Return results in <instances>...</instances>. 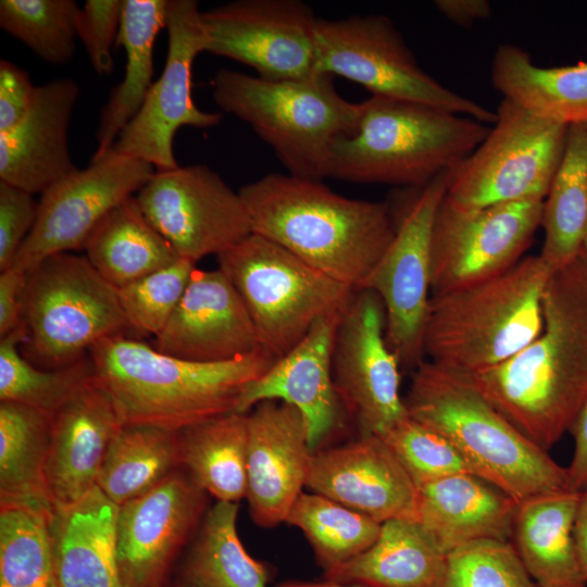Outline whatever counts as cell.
I'll return each mask as SVG.
<instances>
[{
    "mask_svg": "<svg viewBox=\"0 0 587 587\" xmlns=\"http://www.w3.org/2000/svg\"><path fill=\"white\" fill-rule=\"evenodd\" d=\"M541 333L515 355L470 374L480 394L547 451L587 400V253L555 270L542 299Z\"/></svg>",
    "mask_w": 587,
    "mask_h": 587,
    "instance_id": "obj_1",
    "label": "cell"
},
{
    "mask_svg": "<svg viewBox=\"0 0 587 587\" xmlns=\"http://www.w3.org/2000/svg\"><path fill=\"white\" fill-rule=\"evenodd\" d=\"M252 233L360 290L395 235L388 201L348 198L322 180L271 173L239 190Z\"/></svg>",
    "mask_w": 587,
    "mask_h": 587,
    "instance_id": "obj_2",
    "label": "cell"
},
{
    "mask_svg": "<svg viewBox=\"0 0 587 587\" xmlns=\"http://www.w3.org/2000/svg\"><path fill=\"white\" fill-rule=\"evenodd\" d=\"M88 354L123 424L175 432L236 412L246 387L276 361L260 349L225 362H195L125 335L99 341Z\"/></svg>",
    "mask_w": 587,
    "mask_h": 587,
    "instance_id": "obj_3",
    "label": "cell"
},
{
    "mask_svg": "<svg viewBox=\"0 0 587 587\" xmlns=\"http://www.w3.org/2000/svg\"><path fill=\"white\" fill-rule=\"evenodd\" d=\"M404 402L411 419L447 438L476 476L517 504L567 489L566 467L507 420L470 374L425 360L413 372Z\"/></svg>",
    "mask_w": 587,
    "mask_h": 587,
    "instance_id": "obj_4",
    "label": "cell"
},
{
    "mask_svg": "<svg viewBox=\"0 0 587 587\" xmlns=\"http://www.w3.org/2000/svg\"><path fill=\"white\" fill-rule=\"evenodd\" d=\"M355 134L336 139L324 177L401 187L425 185L469 157L490 127L429 105L372 96Z\"/></svg>",
    "mask_w": 587,
    "mask_h": 587,
    "instance_id": "obj_5",
    "label": "cell"
},
{
    "mask_svg": "<svg viewBox=\"0 0 587 587\" xmlns=\"http://www.w3.org/2000/svg\"><path fill=\"white\" fill-rule=\"evenodd\" d=\"M553 272L540 254L529 255L500 276L432 295L425 358L474 374L515 355L542 330V299Z\"/></svg>",
    "mask_w": 587,
    "mask_h": 587,
    "instance_id": "obj_6",
    "label": "cell"
},
{
    "mask_svg": "<svg viewBox=\"0 0 587 587\" xmlns=\"http://www.w3.org/2000/svg\"><path fill=\"white\" fill-rule=\"evenodd\" d=\"M334 76L271 80L220 68L211 80L214 102L246 122L288 173L322 180L332 143L357 133L362 103L342 98Z\"/></svg>",
    "mask_w": 587,
    "mask_h": 587,
    "instance_id": "obj_7",
    "label": "cell"
},
{
    "mask_svg": "<svg viewBox=\"0 0 587 587\" xmlns=\"http://www.w3.org/2000/svg\"><path fill=\"white\" fill-rule=\"evenodd\" d=\"M217 261L243 301L261 347L276 359L297 346L319 319L342 311L354 292L254 233Z\"/></svg>",
    "mask_w": 587,
    "mask_h": 587,
    "instance_id": "obj_8",
    "label": "cell"
},
{
    "mask_svg": "<svg viewBox=\"0 0 587 587\" xmlns=\"http://www.w3.org/2000/svg\"><path fill=\"white\" fill-rule=\"evenodd\" d=\"M27 345L35 365L57 370L88 355L99 341L129 330L117 290L86 255H51L27 272Z\"/></svg>",
    "mask_w": 587,
    "mask_h": 587,
    "instance_id": "obj_9",
    "label": "cell"
},
{
    "mask_svg": "<svg viewBox=\"0 0 587 587\" xmlns=\"http://www.w3.org/2000/svg\"><path fill=\"white\" fill-rule=\"evenodd\" d=\"M315 72L341 76L372 96L429 105L494 124L497 113L445 87L419 65L392 21L380 14L316 18Z\"/></svg>",
    "mask_w": 587,
    "mask_h": 587,
    "instance_id": "obj_10",
    "label": "cell"
},
{
    "mask_svg": "<svg viewBox=\"0 0 587 587\" xmlns=\"http://www.w3.org/2000/svg\"><path fill=\"white\" fill-rule=\"evenodd\" d=\"M483 142L448 172L446 196L464 207L545 200L564 153L570 125L502 99Z\"/></svg>",
    "mask_w": 587,
    "mask_h": 587,
    "instance_id": "obj_11",
    "label": "cell"
},
{
    "mask_svg": "<svg viewBox=\"0 0 587 587\" xmlns=\"http://www.w3.org/2000/svg\"><path fill=\"white\" fill-rule=\"evenodd\" d=\"M448 172L425 185L408 187L395 203L389 202L395 235L361 288L380 298L387 344L401 367L413 371L425 361L423 334L432 296V229L447 192Z\"/></svg>",
    "mask_w": 587,
    "mask_h": 587,
    "instance_id": "obj_12",
    "label": "cell"
},
{
    "mask_svg": "<svg viewBox=\"0 0 587 587\" xmlns=\"http://www.w3.org/2000/svg\"><path fill=\"white\" fill-rule=\"evenodd\" d=\"M544 201L464 207L445 195L432 229V295L483 283L516 265L541 226Z\"/></svg>",
    "mask_w": 587,
    "mask_h": 587,
    "instance_id": "obj_13",
    "label": "cell"
},
{
    "mask_svg": "<svg viewBox=\"0 0 587 587\" xmlns=\"http://www.w3.org/2000/svg\"><path fill=\"white\" fill-rule=\"evenodd\" d=\"M135 199L178 257L196 264L252 234L239 191L207 165L155 171Z\"/></svg>",
    "mask_w": 587,
    "mask_h": 587,
    "instance_id": "obj_14",
    "label": "cell"
},
{
    "mask_svg": "<svg viewBox=\"0 0 587 587\" xmlns=\"http://www.w3.org/2000/svg\"><path fill=\"white\" fill-rule=\"evenodd\" d=\"M165 27L168 46L163 72L110 149L146 161L155 171L179 166L173 151L179 128H209L218 125L223 117L218 112L200 110L191 96L192 64L208 46L198 2L167 0Z\"/></svg>",
    "mask_w": 587,
    "mask_h": 587,
    "instance_id": "obj_15",
    "label": "cell"
},
{
    "mask_svg": "<svg viewBox=\"0 0 587 587\" xmlns=\"http://www.w3.org/2000/svg\"><path fill=\"white\" fill-rule=\"evenodd\" d=\"M385 309L372 290H354L337 327L332 372L341 408L360 435L380 436L409 416L401 364L386 340Z\"/></svg>",
    "mask_w": 587,
    "mask_h": 587,
    "instance_id": "obj_16",
    "label": "cell"
},
{
    "mask_svg": "<svg viewBox=\"0 0 587 587\" xmlns=\"http://www.w3.org/2000/svg\"><path fill=\"white\" fill-rule=\"evenodd\" d=\"M154 172L146 161L109 150L53 184L41 193L36 223L10 268L27 273L51 255L84 248L101 220Z\"/></svg>",
    "mask_w": 587,
    "mask_h": 587,
    "instance_id": "obj_17",
    "label": "cell"
},
{
    "mask_svg": "<svg viewBox=\"0 0 587 587\" xmlns=\"http://www.w3.org/2000/svg\"><path fill=\"white\" fill-rule=\"evenodd\" d=\"M312 8L300 0H236L202 12L205 52L252 67L264 79L315 74Z\"/></svg>",
    "mask_w": 587,
    "mask_h": 587,
    "instance_id": "obj_18",
    "label": "cell"
},
{
    "mask_svg": "<svg viewBox=\"0 0 587 587\" xmlns=\"http://www.w3.org/2000/svg\"><path fill=\"white\" fill-rule=\"evenodd\" d=\"M208 494L182 467L150 491L118 507L116 551L123 587H166L196 535Z\"/></svg>",
    "mask_w": 587,
    "mask_h": 587,
    "instance_id": "obj_19",
    "label": "cell"
},
{
    "mask_svg": "<svg viewBox=\"0 0 587 587\" xmlns=\"http://www.w3.org/2000/svg\"><path fill=\"white\" fill-rule=\"evenodd\" d=\"M247 495L253 522H286L307 486L313 451L303 415L280 401H262L248 413Z\"/></svg>",
    "mask_w": 587,
    "mask_h": 587,
    "instance_id": "obj_20",
    "label": "cell"
},
{
    "mask_svg": "<svg viewBox=\"0 0 587 587\" xmlns=\"http://www.w3.org/2000/svg\"><path fill=\"white\" fill-rule=\"evenodd\" d=\"M307 487L379 523L415 520L417 486L376 435L314 451Z\"/></svg>",
    "mask_w": 587,
    "mask_h": 587,
    "instance_id": "obj_21",
    "label": "cell"
},
{
    "mask_svg": "<svg viewBox=\"0 0 587 587\" xmlns=\"http://www.w3.org/2000/svg\"><path fill=\"white\" fill-rule=\"evenodd\" d=\"M153 348L184 360L216 363L260 349L250 314L220 270L195 268L187 288Z\"/></svg>",
    "mask_w": 587,
    "mask_h": 587,
    "instance_id": "obj_22",
    "label": "cell"
},
{
    "mask_svg": "<svg viewBox=\"0 0 587 587\" xmlns=\"http://www.w3.org/2000/svg\"><path fill=\"white\" fill-rule=\"evenodd\" d=\"M342 311L319 319L297 346L250 383L236 412L248 413L262 401L285 402L303 415L311 450L323 448L336 430L342 409L332 372L335 336Z\"/></svg>",
    "mask_w": 587,
    "mask_h": 587,
    "instance_id": "obj_23",
    "label": "cell"
},
{
    "mask_svg": "<svg viewBox=\"0 0 587 587\" xmlns=\"http://www.w3.org/2000/svg\"><path fill=\"white\" fill-rule=\"evenodd\" d=\"M122 425L96 375L51 415L46 479L54 511L96 487L108 447Z\"/></svg>",
    "mask_w": 587,
    "mask_h": 587,
    "instance_id": "obj_24",
    "label": "cell"
},
{
    "mask_svg": "<svg viewBox=\"0 0 587 587\" xmlns=\"http://www.w3.org/2000/svg\"><path fill=\"white\" fill-rule=\"evenodd\" d=\"M79 88L71 78L36 87L24 118L0 134V180L42 193L77 170L68 149V127Z\"/></svg>",
    "mask_w": 587,
    "mask_h": 587,
    "instance_id": "obj_25",
    "label": "cell"
},
{
    "mask_svg": "<svg viewBox=\"0 0 587 587\" xmlns=\"http://www.w3.org/2000/svg\"><path fill=\"white\" fill-rule=\"evenodd\" d=\"M416 486L415 521L446 553L476 540H511L517 503L483 478L455 474Z\"/></svg>",
    "mask_w": 587,
    "mask_h": 587,
    "instance_id": "obj_26",
    "label": "cell"
},
{
    "mask_svg": "<svg viewBox=\"0 0 587 587\" xmlns=\"http://www.w3.org/2000/svg\"><path fill=\"white\" fill-rule=\"evenodd\" d=\"M118 507L97 486L54 511L51 523L54 582L59 587H123L116 551Z\"/></svg>",
    "mask_w": 587,
    "mask_h": 587,
    "instance_id": "obj_27",
    "label": "cell"
},
{
    "mask_svg": "<svg viewBox=\"0 0 587 587\" xmlns=\"http://www.w3.org/2000/svg\"><path fill=\"white\" fill-rule=\"evenodd\" d=\"M578 499L565 489L517 504L510 541L539 587H587L573 537Z\"/></svg>",
    "mask_w": 587,
    "mask_h": 587,
    "instance_id": "obj_28",
    "label": "cell"
},
{
    "mask_svg": "<svg viewBox=\"0 0 587 587\" xmlns=\"http://www.w3.org/2000/svg\"><path fill=\"white\" fill-rule=\"evenodd\" d=\"M448 553L413 519L382 523L376 541L324 572L326 580L369 587H441Z\"/></svg>",
    "mask_w": 587,
    "mask_h": 587,
    "instance_id": "obj_29",
    "label": "cell"
},
{
    "mask_svg": "<svg viewBox=\"0 0 587 587\" xmlns=\"http://www.w3.org/2000/svg\"><path fill=\"white\" fill-rule=\"evenodd\" d=\"M167 0H123L116 46L123 47L124 76L102 107L96 130L97 149L91 159L105 154L125 126L136 116L153 84V51L166 24Z\"/></svg>",
    "mask_w": 587,
    "mask_h": 587,
    "instance_id": "obj_30",
    "label": "cell"
},
{
    "mask_svg": "<svg viewBox=\"0 0 587 587\" xmlns=\"http://www.w3.org/2000/svg\"><path fill=\"white\" fill-rule=\"evenodd\" d=\"M238 503L217 501L178 559L166 587H268V566L237 533Z\"/></svg>",
    "mask_w": 587,
    "mask_h": 587,
    "instance_id": "obj_31",
    "label": "cell"
},
{
    "mask_svg": "<svg viewBox=\"0 0 587 587\" xmlns=\"http://www.w3.org/2000/svg\"><path fill=\"white\" fill-rule=\"evenodd\" d=\"M494 87L532 114L563 123L587 118V63L540 67L515 45L499 46L491 63Z\"/></svg>",
    "mask_w": 587,
    "mask_h": 587,
    "instance_id": "obj_32",
    "label": "cell"
},
{
    "mask_svg": "<svg viewBox=\"0 0 587 587\" xmlns=\"http://www.w3.org/2000/svg\"><path fill=\"white\" fill-rule=\"evenodd\" d=\"M83 249L93 268L115 288L179 259L170 242L145 216L135 196L101 220Z\"/></svg>",
    "mask_w": 587,
    "mask_h": 587,
    "instance_id": "obj_33",
    "label": "cell"
},
{
    "mask_svg": "<svg viewBox=\"0 0 587 587\" xmlns=\"http://www.w3.org/2000/svg\"><path fill=\"white\" fill-rule=\"evenodd\" d=\"M248 414H222L178 432L179 467L217 501L247 495Z\"/></svg>",
    "mask_w": 587,
    "mask_h": 587,
    "instance_id": "obj_34",
    "label": "cell"
},
{
    "mask_svg": "<svg viewBox=\"0 0 587 587\" xmlns=\"http://www.w3.org/2000/svg\"><path fill=\"white\" fill-rule=\"evenodd\" d=\"M50 417L33 408L0 402V505L54 507L46 479Z\"/></svg>",
    "mask_w": 587,
    "mask_h": 587,
    "instance_id": "obj_35",
    "label": "cell"
},
{
    "mask_svg": "<svg viewBox=\"0 0 587 587\" xmlns=\"http://www.w3.org/2000/svg\"><path fill=\"white\" fill-rule=\"evenodd\" d=\"M540 257L553 270L575 260L587 235V126L571 124L563 157L544 201Z\"/></svg>",
    "mask_w": 587,
    "mask_h": 587,
    "instance_id": "obj_36",
    "label": "cell"
},
{
    "mask_svg": "<svg viewBox=\"0 0 587 587\" xmlns=\"http://www.w3.org/2000/svg\"><path fill=\"white\" fill-rule=\"evenodd\" d=\"M178 467V432L123 424L108 447L96 486L120 507L150 491Z\"/></svg>",
    "mask_w": 587,
    "mask_h": 587,
    "instance_id": "obj_37",
    "label": "cell"
},
{
    "mask_svg": "<svg viewBox=\"0 0 587 587\" xmlns=\"http://www.w3.org/2000/svg\"><path fill=\"white\" fill-rule=\"evenodd\" d=\"M286 523L299 528L325 571L369 549L378 538L382 523L315 492H302Z\"/></svg>",
    "mask_w": 587,
    "mask_h": 587,
    "instance_id": "obj_38",
    "label": "cell"
},
{
    "mask_svg": "<svg viewBox=\"0 0 587 587\" xmlns=\"http://www.w3.org/2000/svg\"><path fill=\"white\" fill-rule=\"evenodd\" d=\"M25 323L0 337V402L23 404L51 415L95 375L89 354L65 367L45 370L25 359L18 346L27 340Z\"/></svg>",
    "mask_w": 587,
    "mask_h": 587,
    "instance_id": "obj_39",
    "label": "cell"
},
{
    "mask_svg": "<svg viewBox=\"0 0 587 587\" xmlns=\"http://www.w3.org/2000/svg\"><path fill=\"white\" fill-rule=\"evenodd\" d=\"M52 515L27 505H0V587L52 586Z\"/></svg>",
    "mask_w": 587,
    "mask_h": 587,
    "instance_id": "obj_40",
    "label": "cell"
},
{
    "mask_svg": "<svg viewBox=\"0 0 587 587\" xmlns=\"http://www.w3.org/2000/svg\"><path fill=\"white\" fill-rule=\"evenodd\" d=\"M78 4L73 0H1V28L41 60L59 65L75 52Z\"/></svg>",
    "mask_w": 587,
    "mask_h": 587,
    "instance_id": "obj_41",
    "label": "cell"
},
{
    "mask_svg": "<svg viewBox=\"0 0 587 587\" xmlns=\"http://www.w3.org/2000/svg\"><path fill=\"white\" fill-rule=\"evenodd\" d=\"M179 258L138 280L116 288L129 330L158 336L178 305L196 268Z\"/></svg>",
    "mask_w": 587,
    "mask_h": 587,
    "instance_id": "obj_42",
    "label": "cell"
},
{
    "mask_svg": "<svg viewBox=\"0 0 587 587\" xmlns=\"http://www.w3.org/2000/svg\"><path fill=\"white\" fill-rule=\"evenodd\" d=\"M441 587H539L511 541L483 539L448 554Z\"/></svg>",
    "mask_w": 587,
    "mask_h": 587,
    "instance_id": "obj_43",
    "label": "cell"
},
{
    "mask_svg": "<svg viewBox=\"0 0 587 587\" xmlns=\"http://www.w3.org/2000/svg\"><path fill=\"white\" fill-rule=\"evenodd\" d=\"M416 485L473 471L455 447L410 416L379 436Z\"/></svg>",
    "mask_w": 587,
    "mask_h": 587,
    "instance_id": "obj_44",
    "label": "cell"
},
{
    "mask_svg": "<svg viewBox=\"0 0 587 587\" xmlns=\"http://www.w3.org/2000/svg\"><path fill=\"white\" fill-rule=\"evenodd\" d=\"M122 9L123 0H88L77 14L76 35L91 67L100 76L113 71L112 49L120 32Z\"/></svg>",
    "mask_w": 587,
    "mask_h": 587,
    "instance_id": "obj_45",
    "label": "cell"
},
{
    "mask_svg": "<svg viewBox=\"0 0 587 587\" xmlns=\"http://www.w3.org/2000/svg\"><path fill=\"white\" fill-rule=\"evenodd\" d=\"M34 195L0 180V271L10 268L38 213Z\"/></svg>",
    "mask_w": 587,
    "mask_h": 587,
    "instance_id": "obj_46",
    "label": "cell"
},
{
    "mask_svg": "<svg viewBox=\"0 0 587 587\" xmlns=\"http://www.w3.org/2000/svg\"><path fill=\"white\" fill-rule=\"evenodd\" d=\"M28 73L8 60H0V134L15 127L27 114L35 96Z\"/></svg>",
    "mask_w": 587,
    "mask_h": 587,
    "instance_id": "obj_47",
    "label": "cell"
},
{
    "mask_svg": "<svg viewBox=\"0 0 587 587\" xmlns=\"http://www.w3.org/2000/svg\"><path fill=\"white\" fill-rule=\"evenodd\" d=\"M27 273L13 268L0 273V337L24 323V297Z\"/></svg>",
    "mask_w": 587,
    "mask_h": 587,
    "instance_id": "obj_48",
    "label": "cell"
},
{
    "mask_svg": "<svg viewBox=\"0 0 587 587\" xmlns=\"http://www.w3.org/2000/svg\"><path fill=\"white\" fill-rule=\"evenodd\" d=\"M569 433L574 440L573 455L566 466L567 489L580 492L587 489V400L577 413Z\"/></svg>",
    "mask_w": 587,
    "mask_h": 587,
    "instance_id": "obj_49",
    "label": "cell"
},
{
    "mask_svg": "<svg viewBox=\"0 0 587 587\" xmlns=\"http://www.w3.org/2000/svg\"><path fill=\"white\" fill-rule=\"evenodd\" d=\"M434 5L451 23L466 28L491 15L487 0H436Z\"/></svg>",
    "mask_w": 587,
    "mask_h": 587,
    "instance_id": "obj_50",
    "label": "cell"
},
{
    "mask_svg": "<svg viewBox=\"0 0 587 587\" xmlns=\"http://www.w3.org/2000/svg\"><path fill=\"white\" fill-rule=\"evenodd\" d=\"M573 537L578 561L587 579V489L579 492L573 525Z\"/></svg>",
    "mask_w": 587,
    "mask_h": 587,
    "instance_id": "obj_51",
    "label": "cell"
},
{
    "mask_svg": "<svg viewBox=\"0 0 587 587\" xmlns=\"http://www.w3.org/2000/svg\"><path fill=\"white\" fill-rule=\"evenodd\" d=\"M275 587H369L359 584H344L330 580L324 582H304V580H286L277 584Z\"/></svg>",
    "mask_w": 587,
    "mask_h": 587,
    "instance_id": "obj_52",
    "label": "cell"
},
{
    "mask_svg": "<svg viewBox=\"0 0 587 587\" xmlns=\"http://www.w3.org/2000/svg\"><path fill=\"white\" fill-rule=\"evenodd\" d=\"M587 247V235H586V239H585V243H584V248Z\"/></svg>",
    "mask_w": 587,
    "mask_h": 587,
    "instance_id": "obj_53",
    "label": "cell"
},
{
    "mask_svg": "<svg viewBox=\"0 0 587 587\" xmlns=\"http://www.w3.org/2000/svg\"><path fill=\"white\" fill-rule=\"evenodd\" d=\"M51 587H59L55 582H53Z\"/></svg>",
    "mask_w": 587,
    "mask_h": 587,
    "instance_id": "obj_54",
    "label": "cell"
},
{
    "mask_svg": "<svg viewBox=\"0 0 587 587\" xmlns=\"http://www.w3.org/2000/svg\"><path fill=\"white\" fill-rule=\"evenodd\" d=\"M583 250L587 253V247H585Z\"/></svg>",
    "mask_w": 587,
    "mask_h": 587,
    "instance_id": "obj_55",
    "label": "cell"
},
{
    "mask_svg": "<svg viewBox=\"0 0 587 587\" xmlns=\"http://www.w3.org/2000/svg\"><path fill=\"white\" fill-rule=\"evenodd\" d=\"M584 124L587 126V118L585 120Z\"/></svg>",
    "mask_w": 587,
    "mask_h": 587,
    "instance_id": "obj_56",
    "label": "cell"
}]
</instances>
